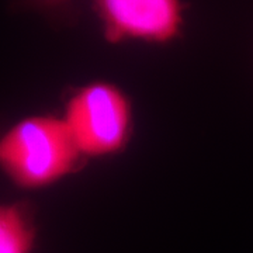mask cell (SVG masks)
Returning a JSON list of instances; mask_svg holds the SVG:
<instances>
[{"label":"cell","mask_w":253,"mask_h":253,"mask_svg":"<svg viewBox=\"0 0 253 253\" xmlns=\"http://www.w3.org/2000/svg\"><path fill=\"white\" fill-rule=\"evenodd\" d=\"M38 225L30 201L0 204V253H36Z\"/></svg>","instance_id":"277c9868"},{"label":"cell","mask_w":253,"mask_h":253,"mask_svg":"<svg viewBox=\"0 0 253 253\" xmlns=\"http://www.w3.org/2000/svg\"><path fill=\"white\" fill-rule=\"evenodd\" d=\"M62 118L87 161L124 154L135 134L134 103L110 81L97 79L71 89Z\"/></svg>","instance_id":"7a4b0ae2"},{"label":"cell","mask_w":253,"mask_h":253,"mask_svg":"<svg viewBox=\"0 0 253 253\" xmlns=\"http://www.w3.org/2000/svg\"><path fill=\"white\" fill-rule=\"evenodd\" d=\"M104 40L113 44L145 42L169 45L186 26L183 0H91Z\"/></svg>","instance_id":"3957f363"},{"label":"cell","mask_w":253,"mask_h":253,"mask_svg":"<svg viewBox=\"0 0 253 253\" xmlns=\"http://www.w3.org/2000/svg\"><path fill=\"white\" fill-rule=\"evenodd\" d=\"M87 163L62 116H30L0 135V170L18 189L51 187Z\"/></svg>","instance_id":"6da1fadb"},{"label":"cell","mask_w":253,"mask_h":253,"mask_svg":"<svg viewBox=\"0 0 253 253\" xmlns=\"http://www.w3.org/2000/svg\"><path fill=\"white\" fill-rule=\"evenodd\" d=\"M21 4L44 13H56L63 10L72 0H18Z\"/></svg>","instance_id":"5b68a950"}]
</instances>
